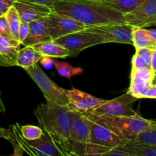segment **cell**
Segmentation results:
<instances>
[{
    "instance_id": "277c9868",
    "label": "cell",
    "mask_w": 156,
    "mask_h": 156,
    "mask_svg": "<svg viewBox=\"0 0 156 156\" xmlns=\"http://www.w3.org/2000/svg\"><path fill=\"white\" fill-rule=\"evenodd\" d=\"M12 136L9 141L13 146L14 155H21L24 153L35 156H62L53 142L44 133L40 139L27 140L21 133V126L18 123L12 126Z\"/></svg>"
},
{
    "instance_id": "9a60e30c",
    "label": "cell",
    "mask_w": 156,
    "mask_h": 156,
    "mask_svg": "<svg viewBox=\"0 0 156 156\" xmlns=\"http://www.w3.org/2000/svg\"><path fill=\"white\" fill-rule=\"evenodd\" d=\"M53 41L48 29V16L35 20L29 23V32L26 39L21 44L33 46L38 43Z\"/></svg>"
},
{
    "instance_id": "2e32d148",
    "label": "cell",
    "mask_w": 156,
    "mask_h": 156,
    "mask_svg": "<svg viewBox=\"0 0 156 156\" xmlns=\"http://www.w3.org/2000/svg\"><path fill=\"white\" fill-rule=\"evenodd\" d=\"M32 47L42 54V56H50L53 58H66L69 56L68 50L54 41L38 43Z\"/></svg>"
},
{
    "instance_id": "ba28073f",
    "label": "cell",
    "mask_w": 156,
    "mask_h": 156,
    "mask_svg": "<svg viewBox=\"0 0 156 156\" xmlns=\"http://www.w3.org/2000/svg\"><path fill=\"white\" fill-rule=\"evenodd\" d=\"M85 30L101 35L104 38L105 44L119 43V44L133 45V26L126 23L90 27Z\"/></svg>"
},
{
    "instance_id": "3957f363",
    "label": "cell",
    "mask_w": 156,
    "mask_h": 156,
    "mask_svg": "<svg viewBox=\"0 0 156 156\" xmlns=\"http://www.w3.org/2000/svg\"><path fill=\"white\" fill-rule=\"evenodd\" d=\"M89 120L109 129L125 141H132L142 132L156 125V120H148L137 114L135 116L99 115L92 112L82 113Z\"/></svg>"
},
{
    "instance_id": "1f68e13d",
    "label": "cell",
    "mask_w": 156,
    "mask_h": 156,
    "mask_svg": "<svg viewBox=\"0 0 156 156\" xmlns=\"http://www.w3.org/2000/svg\"><path fill=\"white\" fill-rule=\"evenodd\" d=\"M29 32V23L22 22L21 21V26L19 29V41L22 44L23 41L26 39Z\"/></svg>"
},
{
    "instance_id": "ab89813d",
    "label": "cell",
    "mask_w": 156,
    "mask_h": 156,
    "mask_svg": "<svg viewBox=\"0 0 156 156\" xmlns=\"http://www.w3.org/2000/svg\"><path fill=\"white\" fill-rule=\"evenodd\" d=\"M0 112L2 114H4L5 112V106L4 103H3L2 100V93L0 91Z\"/></svg>"
},
{
    "instance_id": "8d00e7d4",
    "label": "cell",
    "mask_w": 156,
    "mask_h": 156,
    "mask_svg": "<svg viewBox=\"0 0 156 156\" xmlns=\"http://www.w3.org/2000/svg\"><path fill=\"white\" fill-rule=\"evenodd\" d=\"M53 62H54V59H53V57H50V56H43L41 59H40V62H41V65L47 69H50L54 65Z\"/></svg>"
},
{
    "instance_id": "b9f144b4",
    "label": "cell",
    "mask_w": 156,
    "mask_h": 156,
    "mask_svg": "<svg viewBox=\"0 0 156 156\" xmlns=\"http://www.w3.org/2000/svg\"><path fill=\"white\" fill-rule=\"evenodd\" d=\"M152 84L153 85H156V73L155 74V76H154L153 79H152Z\"/></svg>"
},
{
    "instance_id": "484cf974",
    "label": "cell",
    "mask_w": 156,
    "mask_h": 156,
    "mask_svg": "<svg viewBox=\"0 0 156 156\" xmlns=\"http://www.w3.org/2000/svg\"><path fill=\"white\" fill-rule=\"evenodd\" d=\"M134 140L156 146V125L154 127L142 132Z\"/></svg>"
},
{
    "instance_id": "4fadbf2b",
    "label": "cell",
    "mask_w": 156,
    "mask_h": 156,
    "mask_svg": "<svg viewBox=\"0 0 156 156\" xmlns=\"http://www.w3.org/2000/svg\"><path fill=\"white\" fill-rule=\"evenodd\" d=\"M13 5L18 11L22 22L30 23L35 20L48 16L53 9L28 0H15Z\"/></svg>"
},
{
    "instance_id": "8fae6325",
    "label": "cell",
    "mask_w": 156,
    "mask_h": 156,
    "mask_svg": "<svg viewBox=\"0 0 156 156\" xmlns=\"http://www.w3.org/2000/svg\"><path fill=\"white\" fill-rule=\"evenodd\" d=\"M125 23L133 27L156 26V0H143L135 9L124 15Z\"/></svg>"
},
{
    "instance_id": "d6a6232c",
    "label": "cell",
    "mask_w": 156,
    "mask_h": 156,
    "mask_svg": "<svg viewBox=\"0 0 156 156\" xmlns=\"http://www.w3.org/2000/svg\"><path fill=\"white\" fill-rule=\"evenodd\" d=\"M15 0H0V16L5 15L10 7L13 5Z\"/></svg>"
},
{
    "instance_id": "e575fe53",
    "label": "cell",
    "mask_w": 156,
    "mask_h": 156,
    "mask_svg": "<svg viewBox=\"0 0 156 156\" xmlns=\"http://www.w3.org/2000/svg\"><path fill=\"white\" fill-rule=\"evenodd\" d=\"M143 98L156 99V85L152 84L150 86L147 87L144 93Z\"/></svg>"
},
{
    "instance_id": "ee69618b",
    "label": "cell",
    "mask_w": 156,
    "mask_h": 156,
    "mask_svg": "<svg viewBox=\"0 0 156 156\" xmlns=\"http://www.w3.org/2000/svg\"></svg>"
},
{
    "instance_id": "83f0119b",
    "label": "cell",
    "mask_w": 156,
    "mask_h": 156,
    "mask_svg": "<svg viewBox=\"0 0 156 156\" xmlns=\"http://www.w3.org/2000/svg\"><path fill=\"white\" fill-rule=\"evenodd\" d=\"M131 73H134L135 75L138 76L139 77L142 78L146 81H149L152 83V79H153L155 73H154L152 69L149 68H138L134 69L132 68Z\"/></svg>"
},
{
    "instance_id": "9c48e42d",
    "label": "cell",
    "mask_w": 156,
    "mask_h": 156,
    "mask_svg": "<svg viewBox=\"0 0 156 156\" xmlns=\"http://www.w3.org/2000/svg\"><path fill=\"white\" fill-rule=\"evenodd\" d=\"M87 27L80 21L53 10L48 15V29L53 41L74 32L84 30Z\"/></svg>"
},
{
    "instance_id": "52a82bcc",
    "label": "cell",
    "mask_w": 156,
    "mask_h": 156,
    "mask_svg": "<svg viewBox=\"0 0 156 156\" xmlns=\"http://www.w3.org/2000/svg\"><path fill=\"white\" fill-rule=\"evenodd\" d=\"M90 135L91 121L85 114L78 112L70 134L72 156H85L86 146L90 141Z\"/></svg>"
},
{
    "instance_id": "4316f807",
    "label": "cell",
    "mask_w": 156,
    "mask_h": 156,
    "mask_svg": "<svg viewBox=\"0 0 156 156\" xmlns=\"http://www.w3.org/2000/svg\"><path fill=\"white\" fill-rule=\"evenodd\" d=\"M111 148L105 147V146H99V145L88 143L85 149V156H105L109 151H111Z\"/></svg>"
},
{
    "instance_id": "74e56055",
    "label": "cell",
    "mask_w": 156,
    "mask_h": 156,
    "mask_svg": "<svg viewBox=\"0 0 156 156\" xmlns=\"http://www.w3.org/2000/svg\"><path fill=\"white\" fill-rule=\"evenodd\" d=\"M12 132L11 129H5V128L0 127V138L5 139L7 140H10L12 138Z\"/></svg>"
},
{
    "instance_id": "7bdbcfd3",
    "label": "cell",
    "mask_w": 156,
    "mask_h": 156,
    "mask_svg": "<svg viewBox=\"0 0 156 156\" xmlns=\"http://www.w3.org/2000/svg\"><path fill=\"white\" fill-rule=\"evenodd\" d=\"M91 1H96V2H107V1H110V0H91Z\"/></svg>"
},
{
    "instance_id": "d4e9b609",
    "label": "cell",
    "mask_w": 156,
    "mask_h": 156,
    "mask_svg": "<svg viewBox=\"0 0 156 156\" xmlns=\"http://www.w3.org/2000/svg\"><path fill=\"white\" fill-rule=\"evenodd\" d=\"M21 133L27 140H35L40 139L44 134V132L40 126L34 125H24L21 126Z\"/></svg>"
},
{
    "instance_id": "6da1fadb",
    "label": "cell",
    "mask_w": 156,
    "mask_h": 156,
    "mask_svg": "<svg viewBox=\"0 0 156 156\" xmlns=\"http://www.w3.org/2000/svg\"><path fill=\"white\" fill-rule=\"evenodd\" d=\"M40 127L51 140L62 156H72L70 134L78 112L69 105L47 101L34 111Z\"/></svg>"
},
{
    "instance_id": "e0dca14e",
    "label": "cell",
    "mask_w": 156,
    "mask_h": 156,
    "mask_svg": "<svg viewBox=\"0 0 156 156\" xmlns=\"http://www.w3.org/2000/svg\"><path fill=\"white\" fill-rule=\"evenodd\" d=\"M120 147L132 156H156V146L142 142L127 141Z\"/></svg>"
},
{
    "instance_id": "60d3db41",
    "label": "cell",
    "mask_w": 156,
    "mask_h": 156,
    "mask_svg": "<svg viewBox=\"0 0 156 156\" xmlns=\"http://www.w3.org/2000/svg\"><path fill=\"white\" fill-rule=\"evenodd\" d=\"M148 32L152 37V38L156 41V30L155 29H148Z\"/></svg>"
},
{
    "instance_id": "5b68a950",
    "label": "cell",
    "mask_w": 156,
    "mask_h": 156,
    "mask_svg": "<svg viewBox=\"0 0 156 156\" xmlns=\"http://www.w3.org/2000/svg\"><path fill=\"white\" fill-rule=\"evenodd\" d=\"M24 70L37 85L46 100L60 105H69L66 89L60 88L53 82L37 63L24 69Z\"/></svg>"
},
{
    "instance_id": "30bf717a",
    "label": "cell",
    "mask_w": 156,
    "mask_h": 156,
    "mask_svg": "<svg viewBox=\"0 0 156 156\" xmlns=\"http://www.w3.org/2000/svg\"><path fill=\"white\" fill-rule=\"evenodd\" d=\"M137 98L134 97L129 92L112 100L107 101L98 108L90 111L99 115L111 116H130L136 115L137 113L133 108V105L137 100Z\"/></svg>"
},
{
    "instance_id": "ffe728a7",
    "label": "cell",
    "mask_w": 156,
    "mask_h": 156,
    "mask_svg": "<svg viewBox=\"0 0 156 156\" xmlns=\"http://www.w3.org/2000/svg\"><path fill=\"white\" fill-rule=\"evenodd\" d=\"M19 50V47L0 44V66L7 67L17 66V57Z\"/></svg>"
},
{
    "instance_id": "f1b7e54d",
    "label": "cell",
    "mask_w": 156,
    "mask_h": 156,
    "mask_svg": "<svg viewBox=\"0 0 156 156\" xmlns=\"http://www.w3.org/2000/svg\"><path fill=\"white\" fill-rule=\"evenodd\" d=\"M0 35L4 37L15 39L11 31L9 21L6 18L5 14L0 16Z\"/></svg>"
},
{
    "instance_id": "603a6c76",
    "label": "cell",
    "mask_w": 156,
    "mask_h": 156,
    "mask_svg": "<svg viewBox=\"0 0 156 156\" xmlns=\"http://www.w3.org/2000/svg\"><path fill=\"white\" fill-rule=\"evenodd\" d=\"M5 15L8 21H9V27H10L11 31H12L14 38L19 41V29L20 26H21V20L15 6L12 5V7H10V9L5 13Z\"/></svg>"
},
{
    "instance_id": "d6986e66",
    "label": "cell",
    "mask_w": 156,
    "mask_h": 156,
    "mask_svg": "<svg viewBox=\"0 0 156 156\" xmlns=\"http://www.w3.org/2000/svg\"><path fill=\"white\" fill-rule=\"evenodd\" d=\"M133 42L135 48H156V41L144 27H133Z\"/></svg>"
},
{
    "instance_id": "7a4b0ae2",
    "label": "cell",
    "mask_w": 156,
    "mask_h": 156,
    "mask_svg": "<svg viewBox=\"0 0 156 156\" xmlns=\"http://www.w3.org/2000/svg\"><path fill=\"white\" fill-rule=\"evenodd\" d=\"M53 10L74 18L88 27L125 23L123 13L114 10L101 2L63 0L56 4Z\"/></svg>"
},
{
    "instance_id": "7402d4cb",
    "label": "cell",
    "mask_w": 156,
    "mask_h": 156,
    "mask_svg": "<svg viewBox=\"0 0 156 156\" xmlns=\"http://www.w3.org/2000/svg\"><path fill=\"white\" fill-rule=\"evenodd\" d=\"M152 84L151 82L143 79L134 73H131L130 85L128 92L138 99L143 98V93L145 89Z\"/></svg>"
},
{
    "instance_id": "cb8c5ba5",
    "label": "cell",
    "mask_w": 156,
    "mask_h": 156,
    "mask_svg": "<svg viewBox=\"0 0 156 156\" xmlns=\"http://www.w3.org/2000/svg\"><path fill=\"white\" fill-rule=\"evenodd\" d=\"M53 64H54V66L57 73L61 76L66 78V79H70L73 76L81 74L83 72V69L82 68H80V67H74L70 65L69 63H68V62L54 60Z\"/></svg>"
},
{
    "instance_id": "4dcf8cb0",
    "label": "cell",
    "mask_w": 156,
    "mask_h": 156,
    "mask_svg": "<svg viewBox=\"0 0 156 156\" xmlns=\"http://www.w3.org/2000/svg\"><path fill=\"white\" fill-rule=\"evenodd\" d=\"M152 50H153V49L150 48H136V53L140 54L142 57L146 59L148 63L151 65L152 57Z\"/></svg>"
},
{
    "instance_id": "5bb4252c",
    "label": "cell",
    "mask_w": 156,
    "mask_h": 156,
    "mask_svg": "<svg viewBox=\"0 0 156 156\" xmlns=\"http://www.w3.org/2000/svg\"><path fill=\"white\" fill-rule=\"evenodd\" d=\"M89 120L91 121L90 143L114 149L119 146H122L127 142L120 139L118 136L105 126L91 120Z\"/></svg>"
},
{
    "instance_id": "44dd1931",
    "label": "cell",
    "mask_w": 156,
    "mask_h": 156,
    "mask_svg": "<svg viewBox=\"0 0 156 156\" xmlns=\"http://www.w3.org/2000/svg\"><path fill=\"white\" fill-rule=\"evenodd\" d=\"M143 1V0H110L103 2V3L125 15L135 9Z\"/></svg>"
},
{
    "instance_id": "d590c367",
    "label": "cell",
    "mask_w": 156,
    "mask_h": 156,
    "mask_svg": "<svg viewBox=\"0 0 156 156\" xmlns=\"http://www.w3.org/2000/svg\"><path fill=\"white\" fill-rule=\"evenodd\" d=\"M28 1L34 2L38 3V4L44 5L48 6V7L51 8V9H53V7L56 4L63 1V0H28Z\"/></svg>"
},
{
    "instance_id": "836d02e7",
    "label": "cell",
    "mask_w": 156,
    "mask_h": 156,
    "mask_svg": "<svg viewBox=\"0 0 156 156\" xmlns=\"http://www.w3.org/2000/svg\"><path fill=\"white\" fill-rule=\"evenodd\" d=\"M117 155L132 156L129 153V152L123 150L120 146H119V147H117V148H114V149H112L111 151H109V152L105 155V156H117Z\"/></svg>"
},
{
    "instance_id": "7c38bea8",
    "label": "cell",
    "mask_w": 156,
    "mask_h": 156,
    "mask_svg": "<svg viewBox=\"0 0 156 156\" xmlns=\"http://www.w3.org/2000/svg\"><path fill=\"white\" fill-rule=\"evenodd\" d=\"M66 92L68 98L69 106L77 112L91 111L106 101V100L94 97L75 88L66 90Z\"/></svg>"
},
{
    "instance_id": "8992f818",
    "label": "cell",
    "mask_w": 156,
    "mask_h": 156,
    "mask_svg": "<svg viewBox=\"0 0 156 156\" xmlns=\"http://www.w3.org/2000/svg\"><path fill=\"white\" fill-rule=\"evenodd\" d=\"M54 41L65 47L69 51V56L73 57L77 56L85 49L105 44L101 35L86 30L69 34Z\"/></svg>"
},
{
    "instance_id": "f35d334b",
    "label": "cell",
    "mask_w": 156,
    "mask_h": 156,
    "mask_svg": "<svg viewBox=\"0 0 156 156\" xmlns=\"http://www.w3.org/2000/svg\"><path fill=\"white\" fill-rule=\"evenodd\" d=\"M151 66H152V69L153 70L154 73H156V48L153 49L152 50V62H151Z\"/></svg>"
},
{
    "instance_id": "ac0fdd59",
    "label": "cell",
    "mask_w": 156,
    "mask_h": 156,
    "mask_svg": "<svg viewBox=\"0 0 156 156\" xmlns=\"http://www.w3.org/2000/svg\"><path fill=\"white\" fill-rule=\"evenodd\" d=\"M42 56V54L37 51L32 46H25L18 52L17 66L24 69L37 63Z\"/></svg>"
},
{
    "instance_id": "f546056e",
    "label": "cell",
    "mask_w": 156,
    "mask_h": 156,
    "mask_svg": "<svg viewBox=\"0 0 156 156\" xmlns=\"http://www.w3.org/2000/svg\"><path fill=\"white\" fill-rule=\"evenodd\" d=\"M132 68L138 69V68H149L152 69L150 64L148 63L146 59L142 57L140 54L136 53L132 58Z\"/></svg>"
}]
</instances>
